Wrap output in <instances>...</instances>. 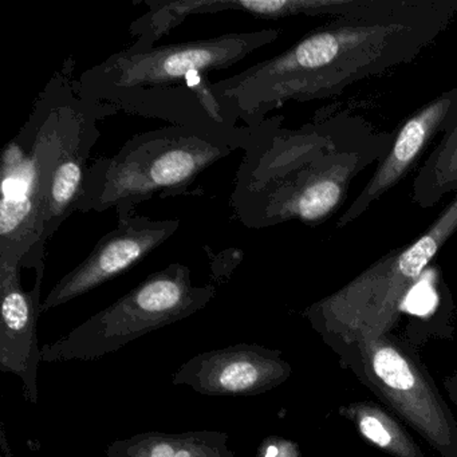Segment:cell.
<instances>
[{
    "mask_svg": "<svg viewBox=\"0 0 457 457\" xmlns=\"http://www.w3.org/2000/svg\"><path fill=\"white\" fill-rule=\"evenodd\" d=\"M456 14L457 0H393L370 14L334 18L280 54L213 82L212 92L231 124L255 128L288 101L331 98L411 62Z\"/></svg>",
    "mask_w": 457,
    "mask_h": 457,
    "instance_id": "6da1fadb",
    "label": "cell"
},
{
    "mask_svg": "<svg viewBox=\"0 0 457 457\" xmlns=\"http://www.w3.org/2000/svg\"><path fill=\"white\" fill-rule=\"evenodd\" d=\"M279 30L229 33L162 46H128L74 79L81 97L132 116L178 127L231 129L216 101L211 71L237 65L279 38Z\"/></svg>",
    "mask_w": 457,
    "mask_h": 457,
    "instance_id": "7a4b0ae2",
    "label": "cell"
},
{
    "mask_svg": "<svg viewBox=\"0 0 457 457\" xmlns=\"http://www.w3.org/2000/svg\"><path fill=\"white\" fill-rule=\"evenodd\" d=\"M68 58L39 93L33 112L4 146L0 165V263H45L47 197L55 170L85 125L116 106L87 100L74 87Z\"/></svg>",
    "mask_w": 457,
    "mask_h": 457,
    "instance_id": "3957f363",
    "label": "cell"
},
{
    "mask_svg": "<svg viewBox=\"0 0 457 457\" xmlns=\"http://www.w3.org/2000/svg\"><path fill=\"white\" fill-rule=\"evenodd\" d=\"M255 128L203 129L160 128L128 140L114 156L96 160L85 178L77 212H133L136 205L160 195L189 194L208 168L248 148Z\"/></svg>",
    "mask_w": 457,
    "mask_h": 457,
    "instance_id": "277c9868",
    "label": "cell"
},
{
    "mask_svg": "<svg viewBox=\"0 0 457 457\" xmlns=\"http://www.w3.org/2000/svg\"><path fill=\"white\" fill-rule=\"evenodd\" d=\"M392 141L393 133L376 132L362 119L333 145L303 162L235 178L232 212L253 229L291 220L322 223L342 207L353 180L378 162Z\"/></svg>",
    "mask_w": 457,
    "mask_h": 457,
    "instance_id": "5b68a950",
    "label": "cell"
},
{
    "mask_svg": "<svg viewBox=\"0 0 457 457\" xmlns=\"http://www.w3.org/2000/svg\"><path fill=\"white\" fill-rule=\"evenodd\" d=\"M457 231V192L436 220L409 245L395 248L307 310L312 322L346 342L389 333L425 270Z\"/></svg>",
    "mask_w": 457,
    "mask_h": 457,
    "instance_id": "8992f818",
    "label": "cell"
},
{
    "mask_svg": "<svg viewBox=\"0 0 457 457\" xmlns=\"http://www.w3.org/2000/svg\"><path fill=\"white\" fill-rule=\"evenodd\" d=\"M215 295V286L194 285L189 267L170 264L57 341L44 345L42 362L98 360L145 334L192 317Z\"/></svg>",
    "mask_w": 457,
    "mask_h": 457,
    "instance_id": "52a82bcc",
    "label": "cell"
},
{
    "mask_svg": "<svg viewBox=\"0 0 457 457\" xmlns=\"http://www.w3.org/2000/svg\"><path fill=\"white\" fill-rule=\"evenodd\" d=\"M363 370L382 398L446 457H457V429L419 361L385 337L358 342Z\"/></svg>",
    "mask_w": 457,
    "mask_h": 457,
    "instance_id": "ba28073f",
    "label": "cell"
},
{
    "mask_svg": "<svg viewBox=\"0 0 457 457\" xmlns=\"http://www.w3.org/2000/svg\"><path fill=\"white\" fill-rule=\"evenodd\" d=\"M117 215L116 228L101 237L92 253L53 287L42 303V314L133 269L170 239L181 224L179 219L154 220L135 211Z\"/></svg>",
    "mask_w": 457,
    "mask_h": 457,
    "instance_id": "9c48e42d",
    "label": "cell"
},
{
    "mask_svg": "<svg viewBox=\"0 0 457 457\" xmlns=\"http://www.w3.org/2000/svg\"><path fill=\"white\" fill-rule=\"evenodd\" d=\"M290 374L278 350L239 344L195 355L176 370L172 384L212 397H251L275 389Z\"/></svg>",
    "mask_w": 457,
    "mask_h": 457,
    "instance_id": "30bf717a",
    "label": "cell"
},
{
    "mask_svg": "<svg viewBox=\"0 0 457 457\" xmlns=\"http://www.w3.org/2000/svg\"><path fill=\"white\" fill-rule=\"evenodd\" d=\"M18 263H0V370L22 382L23 395L31 403L38 401V366L41 347L37 336L42 314L45 263L36 267L31 290L22 287Z\"/></svg>",
    "mask_w": 457,
    "mask_h": 457,
    "instance_id": "8fae6325",
    "label": "cell"
},
{
    "mask_svg": "<svg viewBox=\"0 0 457 457\" xmlns=\"http://www.w3.org/2000/svg\"><path fill=\"white\" fill-rule=\"evenodd\" d=\"M456 106L457 87L444 92L401 124L397 132L393 133L392 145L377 162L370 180L339 216L337 228H345L357 220L377 200L406 178L435 136L443 132L446 120Z\"/></svg>",
    "mask_w": 457,
    "mask_h": 457,
    "instance_id": "7c38bea8",
    "label": "cell"
},
{
    "mask_svg": "<svg viewBox=\"0 0 457 457\" xmlns=\"http://www.w3.org/2000/svg\"><path fill=\"white\" fill-rule=\"evenodd\" d=\"M108 457H235L227 433L215 430L144 432L113 441Z\"/></svg>",
    "mask_w": 457,
    "mask_h": 457,
    "instance_id": "4fadbf2b",
    "label": "cell"
},
{
    "mask_svg": "<svg viewBox=\"0 0 457 457\" xmlns=\"http://www.w3.org/2000/svg\"><path fill=\"white\" fill-rule=\"evenodd\" d=\"M441 133L440 141L420 168L411 187V200L424 210L457 192V106Z\"/></svg>",
    "mask_w": 457,
    "mask_h": 457,
    "instance_id": "5bb4252c",
    "label": "cell"
},
{
    "mask_svg": "<svg viewBox=\"0 0 457 457\" xmlns=\"http://www.w3.org/2000/svg\"><path fill=\"white\" fill-rule=\"evenodd\" d=\"M349 416L363 437L395 457H424L408 433L378 406L357 403L349 408Z\"/></svg>",
    "mask_w": 457,
    "mask_h": 457,
    "instance_id": "9a60e30c",
    "label": "cell"
},
{
    "mask_svg": "<svg viewBox=\"0 0 457 457\" xmlns=\"http://www.w3.org/2000/svg\"><path fill=\"white\" fill-rule=\"evenodd\" d=\"M272 441L277 448L275 457H299L296 446L290 441L280 440V438H272Z\"/></svg>",
    "mask_w": 457,
    "mask_h": 457,
    "instance_id": "2e32d148",
    "label": "cell"
},
{
    "mask_svg": "<svg viewBox=\"0 0 457 457\" xmlns=\"http://www.w3.org/2000/svg\"><path fill=\"white\" fill-rule=\"evenodd\" d=\"M0 449H2V456L0 457H14L12 448L7 443L6 433H4V427L0 428Z\"/></svg>",
    "mask_w": 457,
    "mask_h": 457,
    "instance_id": "e0dca14e",
    "label": "cell"
}]
</instances>
